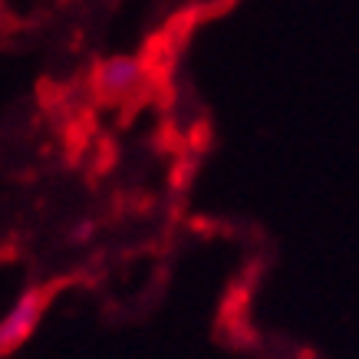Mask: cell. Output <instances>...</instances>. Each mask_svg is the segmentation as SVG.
Wrapping results in <instances>:
<instances>
[{
	"label": "cell",
	"instance_id": "7a4b0ae2",
	"mask_svg": "<svg viewBox=\"0 0 359 359\" xmlns=\"http://www.w3.org/2000/svg\"><path fill=\"white\" fill-rule=\"evenodd\" d=\"M145 86V66L132 56H112L96 69V89L106 99H132Z\"/></svg>",
	"mask_w": 359,
	"mask_h": 359
},
{
	"label": "cell",
	"instance_id": "6da1fadb",
	"mask_svg": "<svg viewBox=\"0 0 359 359\" xmlns=\"http://www.w3.org/2000/svg\"><path fill=\"white\" fill-rule=\"evenodd\" d=\"M50 300L46 290H27V294L17 300V304L7 310V316L0 320V353L11 356L13 349H20L30 333L36 330L40 316H43V306Z\"/></svg>",
	"mask_w": 359,
	"mask_h": 359
}]
</instances>
